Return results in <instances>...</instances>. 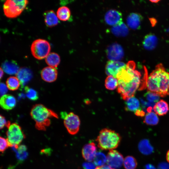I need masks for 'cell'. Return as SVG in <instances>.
I'll use <instances>...</instances> for the list:
<instances>
[{"label": "cell", "mask_w": 169, "mask_h": 169, "mask_svg": "<svg viewBox=\"0 0 169 169\" xmlns=\"http://www.w3.org/2000/svg\"><path fill=\"white\" fill-rule=\"evenodd\" d=\"M111 30L113 34L117 37H125L129 33L128 27L122 22L113 26Z\"/></svg>", "instance_id": "7402d4cb"}, {"label": "cell", "mask_w": 169, "mask_h": 169, "mask_svg": "<svg viewBox=\"0 0 169 169\" xmlns=\"http://www.w3.org/2000/svg\"><path fill=\"white\" fill-rule=\"evenodd\" d=\"M145 169H156V168L153 165L151 164H147L145 166Z\"/></svg>", "instance_id": "60d3db41"}, {"label": "cell", "mask_w": 169, "mask_h": 169, "mask_svg": "<svg viewBox=\"0 0 169 169\" xmlns=\"http://www.w3.org/2000/svg\"><path fill=\"white\" fill-rule=\"evenodd\" d=\"M135 114L137 116L142 117L145 115V112L141 108L136 112Z\"/></svg>", "instance_id": "ab89813d"}, {"label": "cell", "mask_w": 169, "mask_h": 169, "mask_svg": "<svg viewBox=\"0 0 169 169\" xmlns=\"http://www.w3.org/2000/svg\"><path fill=\"white\" fill-rule=\"evenodd\" d=\"M105 19L107 24L114 26L122 22V14L118 11L110 9L105 13Z\"/></svg>", "instance_id": "7c38bea8"}, {"label": "cell", "mask_w": 169, "mask_h": 169, "mask_svg": "<svg viewBox=\"0 0 169 169\" xmlns=\"http://www.w3.org/2000/svg\"><path fill=\"white\" fill-rule=\"evenodd\" d=\"M166 159L167 162L169 163V150L166 153Z\"/></svg>", "instance_id": "ee69618b"}, {"label": "cell", "mask_w": 169, "mask_h": 169, "mask_svg": "<svg viewBox=\"0 0 169 169\" xmlns=\"http://www.w3.org/2000/svg\"><path fill=\"white\" fill-rule=\"evenodd\" d=\"M44 16L45 23L48 27H51L58 24V18L53 10L46 11L44 13Z\"/></svg>", "instance_id": "ffe728a7"}, {"label": "cell", "mask_w": 169, "mask_h": 169, "mask_svg": "<svg viewBox=\"0 0 169 169\" xmlns=\"http://www.w3.org/2000/svg\"><path fill=\"white\" fill-rule=\"evenodd\" d=\"M153 109L157 115L162 116L166 115L168 112L169 107L166 101L161 100L155 104Z\"/></svg>", "instance_id": "603a6c76"}, {"label": "cell", "mask_w": 169, "mask_h": 169, "mask_svg": "<svg viewBox=\"0 0 169 169\" xmlns=\"http://www.w3.org/2000/svg\"><path fill=\"white\" fill-rule=\"evenodd\" d=\"M0 128L1 129L3 128L5 126L8 128L10 125V122L9 121H7L5 117L2 115H0Z\"/></svg>", "instance_id": "d590c367"}, {"label": "cell", "mask_w": 169, "mask_h": 169, "mask_svg": "<svg viewBox=\"0 0 169 169\" xmlns=\"http://www.w3.org/2000/svg\"><path fill=\"white\" fill-rule=\"evenodd\" d=\"M6 84L8 89L12 91L18 90L21 86L20 81L17 77L15 76L8 78L6 80Z\"/></svg>", "instance_id": "f1b7e54d"}, {"label": "cell", "mask_w": 169, "mask_h": 169, "mask_svg": "<svg viewBox=\"0 0 169 169\" xmlns=\"http://www.w3.org/2000/svg\"><path fill=\"white\" fill-rule=\"evenodd\" d=\"M123 164L125 169H135L137 165L136 159L133 156H130L125 157Z\"/></svg>", "instance_id": "4dcf8cb0"}, {"label": "cell", "mask_w": 169, "mask_h": 169, "mask_svg": "<svg viewBox=\"0 0 169 169\" xmlns=\"http://www.w3.org/2000/svg\"><path fill=\"white\" fill-rule=\"evenodd\" d=\"M42 79L44 81L51 83L55 81L57 78L58 72L55 68L46 67L43 69L41 72Z\"/></svg>", "instance_id": "5bb4252c"}, {"label": "cell", "mask_w": 169, "mask_h": 169, "mask_svg": "<svg viewBox=\"0 0 169 169\" xmlns=\"http://www.w3.org/2000/svg\"><path fill=\"white\" fill-rule=\"evenodd\" d=\"M125 109L134 113L141 109L138 100L134 96L130 97L125 100Z\"/></svg>", "instance_id": "44dd1931"}, {"label": "cell", "mask_w": 169, "mask_h": 169, "mask_svg": "<svg viewBox=\"0 0 169 169\" xmlns=\"http://www.w3.org/2000/svg\"><path fill=\"white\" fill-rule=\"evenodd\" d=\"M100 169H114L108 165H104L102 166H100Z\"/></svg>", "instance_id": "b9f144b4"}, {"label": "cell", "mask_w": 169, "mask_h": 169, "mask_svg": "<svg viewBox=\"0 0 169 169\" xmlns=\"http://www.w3.org/2000/svg\"><path fill=\"white\" fill-rule=\"evenodd\" d=\"M97 148L95 143L92 142L85 145L82 150L83 158L88 162L93 160L96 153Z\"/></svg>", "instance_id": "4fadbf2b"}, {"label": "cell", "mask_w": 169, "mask_h": 169, "mask_svg": "<svg viewBox=\"0 0 169 169\" xmlns=\"http://www.w3.org/2000/svg\"><path fill=\"white\" fill-rule=\"evenodd\" d=\"M16 100L12 95L5 94L2 96L0 100V105L4 110H9L13 109L16 106Z\"/></svg>", "instance_id": "e0dca14e"}, {"label": "cell", "mask_w": 169, "mask_h": 169, "mask_svg": "<svg viewBox=\"0 0 169 169\" xmlns=\"http://www.w3.org/2000/svg\"><path fill=\"white\" fill-rule=\"evenodd\" d=\"M61 116L64 120V125L68 132L72 135L77 134L79 130L80 124L79 117L72 112L67 114L63 112L61 113Z\"/></svg>", "instance_id": "ba28073f"}, {"label": "cell", "mask_w": 169, "mask_h": 169, "mask_svg": "<svg viewBox=\"0 0 169 169\" xmlns=\"http://www.w3.org/2000/svg\"><path fill=\"white\" fill-rule=\"evenodd\" d=\"M136 69L135 63L129 61L116 76L118 82V92L124 100L134 96L140 85L141 75Z\"/></svg>", "instance_id": "6da1fadb"}, {"label": "cell", "mask_w": 169, "mask_h": 169, "mask_svg": "<svg viewBox=\"0 0 169 169\" xmlns=\"http://www.w3.org/2000/svg\"><path fill=\"white\" fill-rule=\"evenodd\" d=\"M7 128L6 134L9 146L17 148L25 138V135L21 127L16 123L10 124Z\"/></svg>", "instance_id": "8992f818"}, {"label": "cell", "mask_w": 169, "mask_h": 169, "mask_svg": "<svg viewBox=\"0 0 169 169\" xmlns=\"http://www.w3.org/2000/svg\"><path fill=\"white\" fill-rule=\"evenodd\" d=\"M144 96L148 102L154 104L158 102L160 99L158 95L149 91L144 94Z\"/></svg>", "instance_id": "836d02e7"}, {"label": "cell", "mask_w": 169, "mask_h": 169, "mask_svg": "<svg viewBox=\"0 0 169 169\" xmlns=\"http://www.w3.org/2000/svg\"><path fill=\"white\" fill-rule=\"evenodd\" d=\"M13 150L16 153V156L20 161H24L27 157L28 153L27 147L24 145H20L17 148L12 147Z\"/></svg>", "instance_id": "484cf974"}, {"label": "cell", "mask_w": 169, "mask_h": 169, "mask_svg": "<svg viewBox=\"0 0 169 169\" xmlns=\"http://www.w3.org/2000/svg\"><path fill=\"white\" fill-rule=\"evenodd\" d=\"M30 115L36 123L35 127L39 130L45 131L50 125V118H58V115L53 110L41 104H37L32 107Z\"/></svg>", "instance_id": "3957f363"}, {"label": "cell", "mask_w": 169, "mask_h": 169, "mask_svg": "<svg viewBox=\"0 0 169 169\" xmlns=\"http://www.w3.org/2000/svg\"><path fill=\"white\" fill-rule=\"evenodd\" d=\"M24 90L26 96L29 100L35 101L38 99V94L35 90L26 86L24 87Z\"/></svg>", "instance_id": "d6a6232c"}, {"label": "cell", "mask_w": 169, "mask_h": 169, "mask_svg": "<svg viewBox=\"0 0 169 169\" xmlns=\"http://www.w3.org/2000/svg\"><path fill=\"white\" fill-rule=\"evenodd\" d=\"M50 49L49 42L41 39L34 41L31 47L32 54L34 58L39 60L46 58L49 54Z\"/></svg>", "instance_id": "52a82bcc"}, {"label": "cell", "mask_w": 169, "mask_h": 169, "mask_svg": "<svg viewBox=\"0 0 169 169\" xmlns=\"http://www.w3.org/2000/svg\"><path fill=\"white\" fill-rule=\"evenodd\" d=\"M27 0H7L3 5L5 15L8 18H13L19 15L28 3Z\"/></svg>", "instance_id": "5b68a950"}, {"label": "cell", "mask_w": 169, "mask_h": 169, "mask_svg": "<svg viewBox=\"0 0 169 169\" xmlns=\"http://www.w3.org/2000/svg\"><path fill=\"white\" fill-rule=\"evenodd\" d=\"M106 53L110 60L119 61L122 59L124 56V51L122 47L117 43L109 46L106 49Z\"/></svg>", "instance_id": "30bf717a"}, {"label": "cell", "mask_w": 169, "mask_h": 169, "mask_svg": "<svg viewBox=\"0 0 169 169\" xmlns=\"http://www.w3.org/2000/svg\"><path fill=\"white\" fill-rule=\"evenodd\" d=\"M16 76L20 81L22 88L32 79L33 73L29 68L22 67L19 69Z\"/></svg>", "instance_id": "2e32d148"}, {"label": "cell", "mask_w": 169, "mask_h": 169, "mask_svg": "<svg viewBox=\"0 0 169 169\" xmlns=\"http://www.w3.org/2000/svg\"><path fill=\"white\" fill-rule=\"evenodd\" d=\"M9 146L7 139L1 136L0 137V151L3 153Z\"/></svg>", "instance_id": "e575fe53"}, {"label": "cell", "mask_w": 169, "mask_h": 169, "mask_svg": "<svg viewBox=\"0 0 169 169\" xmlns=\"http://www.w3.org/2000/svg\"><path fill=\"white\" fill-rule=\"evenodd\" d=\"M158 43V39L156 35L152 33L146 35L143 41V46L146 49L151 50L156 47Z\"/></svg>", "instance_id": "ac0fdd59"}, {"label": "cell", "mask_w": 169, "mask_h": 169, "mask_svg": "<svg viewBox=\"0 0 169 169\" xmlns=\"http://www.w3.org/2000/svg\"><path fill=\"white\" fill-rule=\"evenodd\" d=\"M71 13L69 9L66 6H63L59 8L57 12L58 18L63 21L68 20L70 17Z\"/></svg>", "instance_id": "4316f807"}, {"label": "cell", "mask_w": 169, "mask_h": 169, "mask_svg": "<svg viewBox=\"0 0 169 169\" xmlns=\"http://www.w3.org/2000/svg\"><path fill=\"white\" fill-rule=\"evenodd\" d=\"M83 167L84 169H95L96 167L94 163L88 162L83 163Z\"/></svg>", "instance_id": "8d00e7d4"}, {"label": "cell", "mask_w": 169, "mask_h": 169, "mask_svg": "<svg viewBox=\"0 0 169 169\" xmlns=\"http://www.w3.org/2000/svg\"><path fill=\"white\" fill-rule=\"evenodd\" d=\"M105 84L106 89L109 90H114L118 87V80L112 76L108 75L105 79Z\"/></svg>", "instance_id": "f546056e"}, {"label": "cell", "mask_w": 169, "mask_h": 169, "mask_svg": "<svg viewBox=\"0 0 169 169\" xmlns=\"http://www.w3.org/2000/svg\"><path fill=\"white\" fill-rule=\"evenodd\" d=\"M143 17L140 14L132 13L127 17L126 23L129 27L134 30L138 29L141 27Z\"/></svg>", "instance_id": "9a60e30c"}, {"label": "cell", "mask_w": 169, "mask_h": 169, "mask_svg": "<svg viewBox=\"0 0 169 169\" xmlns=\"http://www.w3.org/2000/svg\"><path fill=\"white\" fill-rule=\"evenodd\" d=\"M150 1L151 3H158V2L160 1V0H150Z\"/></svg>", "instance_id": "f6af8a7d"}, {"label": "cell", "mask_w": 169, "mask_h": 169, "mask_svg": "<svg viewBox=\"0 0 169 169\" xmlns=\"http://www.w3.org/2000/svg\"><path fill=\"white\" fill-rule=\"evenodd\" d=\"M124 161L122 155L116 150H110L106 156L107 165L115 169L120 168L123 163Z\"/></svg>", "instance_id": "9c48e42d"}, {"label": "cell", "mask_w": 169, "mask_h": 169, "mask_svg": "<svg viewBox=\"0 0 169 169\" xmlns=\"http://www.w3.org/2000/svg\"><path fill=\"white\" fill-rule=\"evenodd\" d=\"M146 84L149 91L162 97L169 95V73L166 71L162 64L156 66L148 78Z\"/></svg>", "instance_id": "7a4b0ae2"}, {"label": "cell", "mask_w": 169, "mask_h": 169, "mask_svg": "<svg viewBox=\"0 0 169 169\" xmlns=\"http://www.w3.org/2000/svg\"><path fill=\"white\" fill-rule=\"evenodd\" d=\"M94 164L97 166H101L106 162V156L102 152H97L93 159Z\"/></svg>", "instance_id": "1f68e13d"}, {"label": "cell", "mask_w": 169, "mask_h": 169, "mask_svg": "<svg viewBox=\"0 0 169 169\" xmlns=\"http://www.w3.org/2000/svg\"><path fill=\"white\" fill-rule=\"evenodd\" d=\"M2 68L6 73L10 75L16 74L19 68L14 60H6L2 63Z\"/></svg>", "instance_id": "d6986e66"}, {"label": "cell", "mask_w": 169, "mask_h": 169, "mask_svg": "<svg viewBox=\"0 0 169 169\" xmlns=\"http://www.w3.org/2000/svg\"><path fill=\"white\" fill-rule=\"evenodd\" d=\"M126 66L125 64L120 61L109 60L105 66V73L108 76L111 75L116 78L120 70Z\"/></svg>", "instance_id": "8fae6325"}, {"label": "cell", "mask_w": 169, "mask_h": 169, "mask_svg": "<svg viewBox=\"0 0 169 169\" xmlns=\"http://www.w3.org/2000/svg\"><path fill=\"white\" fill-rule=\"evenodd\" d=\"M157 169H169V164L166 162H161L158 165Z\"/></svg>", "instance_id": "f35d334b"}, {"label": "cell", "mask_w": 169, "mask_h": 169, "mask_svg": "<svg viewBox=\"0 0 169 169\" xmlns=\"http://www.w3.org/2000/svg\"><path fill=\"white\" fill-rule=\"evenodd\" d=\"M121 140V137L119 133L108 128L101 130L96 139L99 148L109 151L118 147Z\"/></svg>", "instance_id": "277c9868"}, {"label": "cell", "mask_w": 169, "mask_h": 169, "mask_svg": "<svg viewBox=\"0 0 169 169\" xmlns=\"http://www.w3.org/2000/svg\"><path fill=\"white\" fill-rule=\"evenodd\" d=\"M0 79H1L3 77V71L1 67L0 68Z\"/></svg>", "instance_id": "7bdbcfd3"}, {"label": "cell", "mask_w": 169, "mask_h": 169, "mask_svg": "<svg viewBox=\"0 0 169 169\" xmlns=\"http://www.w3.org/2000/svg\"><path fill=\"white\" fill-rule=\"evenodd\" d=\"M45 61L49 66L56 68L60 62V58L57 53L52 52L49 53L46 57Z\"/></svg>", "instance_id": "d4e9b609"}, {"label": "cell", "mask_w": 169, "mask_h": 169, "mask_svg": "<svg viewBox=\"0 0 169 169\" xmlns=\"http://www.w3.org/2000/svg\"><path fill=\"white\" fill-rule=\"evenodd\" d=\"M8 87L3 83H1L0 84V95L3 96L6 94L8 91Z\"/></svg>", "instance_id": "74e56055"}, {"label": "cell", "mask_w": 169, "mask_h": 169, "mask_svg": "<svg viewBox=\"0 0 169 169\" xmlns=\"http://www.w3.org/2000/svg\"><path fill=\"white\" fill-rule=\"evenodd\" d=\"M159 121L157 114L151 111L146 115L143 122L147 125H154L158 124Z\"/></svg>", "instance_id": "83f0119b"}, {"label": "cell", "mask_w": 169, "mask_h": 169, "mask_svg": "<svg viewBox=\"0 0 169 169\" xmlns=\"http://www.w3.org/2000/svg\"><path fill=\"white\" fill-rule=\"evenodd\" d=\"M138 149L140 152L144 155H148L152 153L153 148L147 139H143L139 142Z\"/></svg>", "instance_id": "cb8c5ba5"}]
</instances>
